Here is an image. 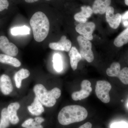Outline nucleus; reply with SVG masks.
Segmentation results:
<instances>
[{
	"label": "nucleus",
	"instance_id": "nucleus-1",
	"mask_svg": "<svg viewBox=\"0 0 128 128\" xmlns=\"http://www.w3.org/2000/svg\"><path fill=\"white\" fill-rule=\"evenodd\" d=\"M88 115L85 108L78 105H70L64 107L58 116L59 122L63 125H67L83 121Z\"/></svg>",
	"mask_w": 128,
	"mask_h": 128
},
{
	"label": "nucleus",
	"instance_id": "nucleus-2",
	"mask_svg": "<svg viewBox=\"0 0 128 128\" xmlns=\"http://www.w3.org/2000/svg\"><path fill=\"white\" fill-rule=\"evenodd\" d=\"M35 41L41 42L48 36L49 32L50 22L44 12H38L33 14L30 21Z\"/></svg>",
	"mask_w": 128,
	"mask_h": 128
},
{
	"label": "nucleus",
	"instance_id": "nucleus-3",
	"mask_svg": "<svg viewBox=\"0 0 128 128\" xmlns=\"http://www.w3.org/2000/svg\"><path fill=\"white\" fill-rule=\"evenodd\" d=\"M33 90L36 97L44 106L52 107L56 104L57 99L61 96V91L58 88H54L48 91L43 85L38 84L35 85Z\"/></svg>",
	"mask_w": 128,
	"mask_h": 128
},
{
	"label": "nucleus",
	"instance_id": "nucleus-4",
	"mask_svg": "<svg viewBox=\"0 0 128 128\" xmlns=\"http://www.w3.org/2000/svg\"><path fill=\"white\" fill-rule=\"evenodd\" d=\"M79 46L80 54L82 58L87 62H92L94 59V54L92 50V44L89 40L82 36L77 38Z\"/></svg>",
	"mask_w": 128,
	"mask_h": 128
},
{
	"label": "nucleus",
	"instance_id": "nucleus-5",
	"mask_svg": "<svg viewBox=\"0 0 128 128\" xmlns=\"http://www.w3.org/2000/svg\"><path fill=\"white\" fill-rule=\"evenodd\" d=\"M112 88L111 84L108 82L98 81L96 82L95 90L98 98L104 103H108L110 100L109 93Z\"/></svg>",
	"mask_w": 128,
	"mask_h": 128
},
{
	"label": "nucleus",
	"instance_id": "nucleus-6",
	"mask_svg": "<svg viewBox=\"0 0 128 128\" xmlns=\"http://www.w3.org/2000/svg\"><path fill=\"white\" fill-rule=\"evenodd\" d=\"M91 84L89 81L84 80L81 84V89L78 92H74L72 94V98L74 101L80 100L89 96L92 90Z\"/></svg>",
	"mask_w": 128,
	"mask_h": 128
},
{
	"label": "nucleus",
	"instance_id": "nucleus-7",
	"mask_svg": "<svg viewBox=\"0 0 128 128\" xmlns=\"http://www.w3.org/2000/svg\"><path fill=\"white\" fill-rule=\"evenodd\" d=\"M96 28L95 24L92 22L79 24L76 28V32L89 40L93 39L92 33Z\"/></svg>",
	"mask_w": 128,
	"mask_h": 128
},
{
	"label": "nucleus",
	"instance_id": "nucleus-8",
	"mask_svg": "<svg viewBox=\"0 0 128 128\" xmlns=\"http://www.w3.org/2000/svg\"><path fill=\"white\" fill-rule=\"evenodd\" d=\"M0 50L5 54L14 57L17 55L18 48L15 44L10 42L6 37L0 36Z\"/></svg>",
	"mask_w": 128,
	"mask_h": 128
},
{
	"label": "nucleus",
	"instance_id": "nucleus-9",
	"mask_svg": "<svg viewBox=\"0 0 128 128\" xmlns=\"http://www.w3.org/2000/svg\"><path fill=\"white\" fill-rule=\"evenodd\" d=\"M114 9L112 6H109L106 10V20L112 28L116 29L119 26L121 22L122 15L120 13L114 14Z\"/></svg>",
	"mask_w": 128,
	"mask_h": 128
},
{
	"label": "nucleus",
	"instance_id": "nucleus-10",
	"mask_svg": "<svg viewBox=\"0 0 128 128\" xmlns=\"http://www.w3.org/2000/svg\"><path fill=\"white\" fill-rule=\"evenodd\" d=\"M71 41L66 38L65 36L61 37L60 40L57 42L50 43L49 47L53 50L68 52L71 48Z\"/></svg>",
	"mask_w": 128,
	"mask_h": 128
},
{
	"label": "nucleus",
	"instance_id": "nucleus-11",
	"mask_svg": "<svg viewBox=\"0 0 128 128\" xmlns=\"http://www.w3.org/2000/svg\"><path fill=\"white\" fill-rule=\"evenodd\" d=\"M81 11L76 13L74 16V18L76 21L80 24L86 22L87 19L91 16L93 12L92 8L89 6H82Z\"/></svg>",
	"mask_w": 128,
	"mask_h": 128
},
{
	"label": "nucleus",
	"instance_id": "nucleus-12",
	"mask_svg": "<svg viewBox=\"0 0 128 128\" xmlns=\"http://www.w3.org/2000/svg\"><path fill=\"white\" fill-rule=\"evenodd\" d=\"M0 88L2 94L8 95L13 90V86L9 76L3 74L0 78Z\"/></svg>",
	"mask_w": 128,
	"mask_h": 128
},
{
	"label": "nucleus",
	"instance_id": "nucleus-13",
	"mask_svg": "<svg viewBox=\"0 0 128 128\" xmlns=\"http://www.w3.org/2000/svg\"><path fill=\"white\" fill-rule=\"evenodd\" d=\"M20 105L18 102L10 104L7 108L8 113L10 122L13 124H16L18 122L19 118L17 115L18 110Z\"/></svg>",
	"mask_w": 128,
	"mask_h": 128
},
{
	"label": "nucleus",
	"instance_id": "nucleus-14",
	"mask_svg": "<svg viewBox=\"0 0 128 128\" xmlns=\"http://www.w3.org/2000/svg\"><path fill=\"white\" fill-rule=\"evenodd\" d=\"M111 1V0H95L92 6L93 12L96 14H104L110 6Z\"/></svg>",
	"mask_w": 128,
	"mask_h": 128
},
{
	"label": "nucleus",
	"instance_id": "nucleus-15",
	"mask_svg": "<svg viewBox=\"0 0 128 128\" xmlns=\"http://www.w3.org/2000/svg\"><path fill=\"white\" fill-rule=\"evenodd\" d=\"M69 55L72 68L73 70H76L77 68L78 62L81 60L82 57L78 50L74 47H72L69 51Z\"/></svg>",
	"mask_w": 128,
	"mask_h": 128
},
{
	"label": "nucleus",
	"instance_id": "nucleus-16",
	"mask_svg": "<svg viewBox=\"0 0 128 128\" xmlns=\"http://www.w3.org/2000/svg\"><path fill=\"white\" fill-rule=\"evenodd\" d=\"M42 105L36 97L31 105L28 106V109L33 115L39 116L44 112V108Z\"/></svg>",
	"mask_w": 128,
	"mask_h": 128
},
{
	"label": "nucleus",
	"instance_id": "nucleus-17",
	"mask_svg": "<svg viewBox=\"0 0 128 128\" xmlns=\"http://www.w3.org/2000/svg\"><path fill=\"white\" fill-rule=\"evenodd\" d=\"M30 75V72L27 69H21L17 72L14 76L16 87L20 88L22 86V80L29 77Z\"/></svg>",
	"mask_w": 128,
	"mask_h": 128
},
{
	"label": "nucleus",
	"instance_id": "nucleus-18",
	"mask_svg": "<svg viewBox=\"0 0 128 128\" xmlns=\"http://www.w3.org/2000/svg\"><path fill=\"white\" fill-rule=\"evenodd\" d=\"M0 62L2 64H9L16 67L21 66L20 62L16 58L3 54H0Z\"/></svg>",
	"mask_w": 128,
	"mask_h": 128
},
{
	"label": "nucleus",
	"instance_id": "nucleus-19",
	"mask_svg": "<svg viewBox=\"0 0 128 128\" xmlns=\"http://www.w3.org/2000/svg\"><path fill=\"white\" fill-rule=\"evenodd\" d=\"M128 43V27L116 38L114 41V45L118 47H121Z\"/></svg>",
	"mask_w": 128,
	"mask_h": 128
},
{
	"label": "nucleus",
	"instance_id": "nucleus-20",
	"mask_svg": "<svg viewBox=\"0 0 128 128\" xmlns=\"http://www.w3.org/2000/svg\"><path fill=\"white\" fill-rule=\"evenodd\" d=\"M121 66L118 62H114L107 70V74L112 77H118L121 70Z\"/></svg>",
	"mask_w": 128,
	"mask_h": 128
},
{
	"label": "nucleus",
	"instance_id": "nucleus-21",
	"mask_svg": "<svg viewBox=\"0 0 128 128\" xmlns=\"http://www.w3.org/2000/svg\"><path fill=\"white\" fill-rule=\"evenodd\" d=\"M7 108H4L2 110L0 120V128H7L10 124Z\"/></svg>",
	"mask_w": 128,
	"mask_h": 128
},
{
	"label": "nucleus",
	"instance_id": "nucleus-22",
	"mask_svg": "<svg viewBox=\"0 0 128 128\" xmlns=\"http://www.w3.org/2000/svg\"><path fill=\"white\" fill-rule=\"evenodd\" d=\"M53 65L56 71L60 72L63 69V61L61 56L58 53L54 54L53 58Z\"/></svg>",
	"mask_w": 128,
	"mask_h": 128
},
{
	"label": "nucleus",
	"instance_id": "nucleus-23",
	"mask_svg": "<svg viewBox=\"0 0 128 128\" xmlns=\"http://www.w3.org/2000/svg\"><path fill=\"white\" fill-rule=\"evenodd\" d=\"M30 28L27 26H24L12 28L11 29V33L14 36L26 35L30 34Z\"/></svg>",
	"mask_w": 128,
	"mask_h": 128
},
{
	"label": "nucleus",
	"instance_id": "nucleus-24",
	"mask_svg": "<svg viewBox=\"0 0 128 128\" xmlns=\"http://www.w3.org/2000/svg\"><path fill=\"white\" fill-rule=\"evenodd\" d=\"M118 77L124 84H128V67H124L121 70Z\"/></svg>",
	"mask_w": 128,
	"mask_h": 128
},
{
	"label": "nucleus",
	"instance_id": "nucleus-25",
	"mask_svg": "<svg viewBox=\"0 0 128 128\" xmlns=\"http://www.w3.org/2000/svg\"><path fill=\"white\" fill-rule=\"evenodd\" d=\"M110 128H128V124L124 121L115 122L111 124Z\"/></svg>",
	"mask_w": 128,
	"mask_h": 128
},
{
	"label": "nucleus",
	"instance_id": "nucleus-26",
	"mask_svg": "<svg viewBox=\"0 0 128 128\" xmlns=\"http://www.w3.org/2000/svg\"><path fill=\"white\" fill-rule=\"evenodd\" d=\"M9 2L8 0H0V12L8 9Z\"/></svg>",
	"mask_w": 128,
	"mask_h": 128
},
{
	"label": "nucleus",
	"instance_id": "nucleus-27",
	"mask_svg": "<svg viewBox=\"0 0 128 128\" xmlns=\"http://www.w3.org/2000/svg\"><path fill=\"white\" fill-rule=\"evenodd\" d=\"M34 120V119L32 118H28L24 121L22 124V127L25 128L28 127L32 124Z\"/></svg>",
	"mask_w": 128,
	"mask_h": 128
},
{
	"label": "nucleus",
	"instance_id": "nucleus-28",
	"mask_svg": "<svg viewBox=\"0 0 128 128\" xmlns=\"http://www.w3.org/2000/svg\"><path fill=\"white\" fill-rule=\"evenodd\" d=\"M25 128H43V127L41 124H37L34 120L30 126Z\"/></svg>",
	"mask_w": 128,
	"mask_h": 128
},
{
	"label": "nucleus",
	"instance_id": "nucleus-29",
	"mask_svg": "<svg viewBox=\"0 0 128 128\" xmlns=\"http://www.w3.org/2000/svg\"><path fill=\"white\" fill-rule=\"evenodd\" d=\"M34 120V121L39 124H41V123L44 121V119L43 118L40 117H36Z\"/></svg>",
	"mask_w": 128,
	"mask_h": 128
},
{
	"label": "nucleus",
	"instance_id": "nucleus-30",
	"mask_svg": "<svg viewBox=\"0 0 128 128\" xmlns=\"http://www.w3.org/2000/svg\"><path fill=\"white\" fill-rule=\"evenodd\" d=\"M92 124L89 122H87L80 126L78 128H92Z\"/></svg>",
	"mask_w": 128,
	"mask_h": 128
},
{
	"label": "nucleus",
	"instance_id": "nucleus-31",
	"mask_svg": "<svg viewBox=\"0 0 128 128\" xmlns=\"http://www.w3.org/2000/svg\"><path fill=\"white\" fill-rule=\"evenodd\" d=\"M121 19H122L123 20H128V11L125 12L122 15Z\"/></svg>",
	"mask_w": 128,
	"mask_h": 128
},
{
	"label": "nucleus",
	"instance_id": "nucleus-32",
	"mask_svg": "<svg viewBox=\"0 0 128 128\" xmlns=\"http://www.w3.org/2000/svg\"><path fill=\"white\" fill-rule=\"evenodd\" d=\"M25 0L26 2L28 3H33V2H36L39 0Z\"/></svg>",
	"mask_w": 128,
	"mask_h": 128
},
{
	"label": "nucleus",
	"instance_id": "nucleus-33",
	"mask_svg": "<svg viewBox=\"0 0 128 128\" xmlns=\"http://www.w3.org/2000/svg\"><path fill=\"white\" fill-rule=\"evenodd\" d=\"M123 24L124 27H128V20H124L123 22Z\"/></svg>",
	"mask_w": 128,
	"mask_h": 128
},
{
	"label": "nucleus",
	"instance_id": "nucleus-34",
	"mask_svg": "<svg viewBox=\"0 0 128 128\" xmlns=\"http://www.w3.org/2000/svg\"><path fill=\"white\" fill-rule=\"evenodd\" d=\"M124 2H125V4L128 6V0H125Z\"/></svg>",
	"mask_w": 128,
	"mask_h": 128
},
{
	"label": "nucleus",
	"instance_id": "nucleus-35",
	"mask_svg": "<svg viewBox=\"0 0 128 128\" xmlns=\"http://www.w3.org/2000/svg\"><path fill=\"white\" fill-rule=\"evenodd\" d=\"M46 0L49 1V0Z\"/></svg>",
	"mask_w": 128,
	"mask_h": 128
},
{
	"label": "nucleus",
	"instance_id": "nucleus-36",
	"mask_svg": "<svg viewBox=\"0 0 128 128\" xmlns=\"http://www.w3.org/2000/svg\"></svg>",
	"mask_w": 128,
	"mask_h": 128
}]
</instances>
